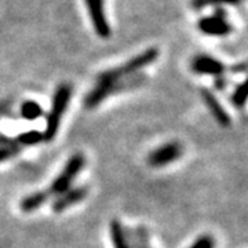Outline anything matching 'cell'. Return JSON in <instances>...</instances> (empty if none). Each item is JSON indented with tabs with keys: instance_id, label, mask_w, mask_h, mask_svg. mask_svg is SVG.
<instances>
[{
	"instance_id": "obj_13",
	"label": "cell",
	"mask_w": 248,
	"mask_h": 248,
	"mask_svg": "<svg viewBox=\"0 0 248 248\" xmlns=\"http://www.w3.org/2000/svg\"><path fill=\"white\" fill-rule=\"evenodd\" d=\"M42 115H43V109L36 101H25L21 105V116L25 120L33 122L36 119H39Z\"/></svg>"
},
{
	"instance_id": "obj_8",
	"label": "cell",
	"mask_w": 248,
	"mask_h": 248,
	"mask_svg": "<svg viewBox=\"0 0 248 248\" xmlns=\"http://www.w3.org/2000/svg\"><path fill=\"white\" fill-rule=\"evenodd\" d=\"M192 71L197 75H207V76H221L225 72V65L219 60L213 58L210 55H197L192 60L190 63Z\"/></svg>"
},
{
	"instance_id": "obj_6",
	"label": "cell",
	"mask_w": 248,
	"mask_h": 248,
	"mask_svg": "<svg viewBox=\"0 0 248 248\" xmlns=\"http://www.w3.org/2000/svg\"><path fill=\"white\" fill-rule=\"evenodd\" d=\"M197 28L202 33L207 36H226L233 31L231 22L222 13L202 18L197 24Z\"/></svg>"
},
{
	"instance_id": "obj_4",
	"label": "cell",
	"mask_w": 248,
	"mask_h": 248,
	"mask_svg": "<svg viewBox=\"0 0 248 248\" xmlns=\"http://www.w3.org/2000/svg\"><path fill=\"white\" fill-rule=\"evenodd\" d=\"M84 166H86V157L81 153H75L73 156H71L63 170L60 172V175L54 179L50 186L48 189L50 195L60 196L63 192H66Z\"/></svg>"
},
{
	"instance_id": "obj_12",
	"label": "cell",
	"mask_w": 248,
	"mask_h": 248,
	"mask_svg": "<svg viewBox=\"0 0 248 248\" xmlns=\"http://www.w3.org/2000/svg\"><path fill=\"white\" fill-rule=\"evenodd\" d=\"M109 232H110V240L113 248H131L128 237L124 232L123 225L117 219H113L109 225Z\"/></svg>"
},
{
	"instance_id": "obj_16",
	"label": "cell",
	"mask_w": 248,
	"mask_h": 248,
	"mask_svg": "<svg viewBox=\"0 0 248 248\" xmlns=\"http://www.w3.org/2000/svg\"><path fill=\"white\" fill-rule=\"evenodd\" d=\"M240 1L243 0H192V7L195 10H202L221 4H239Z\"/></svg>"
},
{
	"instance_id": "obj_7",
	"label": "cell",
	"mask_w": 248,
	"mask_h": 248,
	"mask_svg": "<svg viewBox=\"0 0 248 248\" xmlns=\"http://www.w3.org/2000/svg\"><path fill=\"white\" fill-rule=\"evenodd\" d=\"M182 155V148L177 142H169L159 146L148 156V163L152 167H164L174 163Z\"/></svg>"
},
{
	"instance_id": "obj_2",
	"label": "cell",
	"mask_w": 248,
	"mask_h": 248,
	"mask_svg": "<svg viewBox=\"0 0 248 248\" xmlns=\"http://www.w3.org/2000/svg\"><path fill=\"white\" fill-rule=\"evenodd\" d=\"M72 97V87L71 84H61L53 98V108L50 110V113L47 115L46 120V130L43 133V141L51 142L55 138V135L58 133L60 124H61L62 116L65 113L68 104L71 101Z\"/></svg>"
},
{
	"instance_id": "obj_10",
	"label": "cell",
	"mask_w": 248,
	"mask_h": 248,
	"mask_svg": "<svg viewBox=\"0 0 248 248\" xmlns=\"http://www.w3.org/2000/svg\"><path fill=\"white\" fill-rule=\"evenodd\" d=\"M202 98L205 102L207 108L210 109V112L213 113L215 120L221 124L222 127H228L231 124V116L228 115V112L225 110V108L222 107L221 102L218 101V98L214 95L210 90L203 89L202 90Z\"/></svg>"
},
{
	"instance_id": "obj_9",
	"label": "cell",
	"mask_w": 248,
	"mask_h": 248,
	"mask_svg": "<svg viewBox=\"0 0 248 248\" xmlns=\"http://www.w3.org/2000/svg\"><path fill=\"white\" fill-rule=\"evenodd\" d=\"M87 193H89V190H87L86 186L68 189L66 192H63L62 195H60L55 200H54V213H62V211L68 210L72 205L80 203L81 200H84V199L87 197Z\"/></svg>"
},
{
	"instance_id": "obj_5",
	"label": "cell",
	"mask_w": 248,
	"mask_h": 248,
	"mask_svg": "<svg viewBox=\"0 0 248 248\" xmlns=\"http://www.w3.org/2000/svg\"><path fill=\"white\" fill-rule=\"evenodd\" d=\"M86 6L93 29L99 37L108 39L110 36V25L104 7V0H86Z\"/></svg>"
},
{
	"instance_id": "obj_15",
	"label": "cell",
	"mask_w": 248,
	"mask_h": 248,
	"mask_svg": "<svg viewBox=\"0 0 248 248\" xmlns=\"http://www.w3.org/2000/svg\"><path fill=\"white\" fill-rule=\"evenodd\" d=\"M247 102V81L240 83L232 94V104L234 108H243Z\"/></svg>"
},
{
	"instance_id": "obj_14",
	"label": "cell",
	"mask_w": 248,
	"mask_h": 248,
	"mask_svg": "<svg viewBox=\"0 0 248 248\" xmlns=\"http://www.w3.org/2000/svg\"><path fill=\"white\" fill-rule=\"evenodd\" d=\"M14 141H16L17 145L32 146V145H36V143L43 141V134L40 133V131L32 130V131H27V133L19 134L18 137L14 138Z\"/></svg>"
},
{
	"instance_id": "obj_17",
	"label": "cell",
	"mask_w": 248,
	"mask_h": 248,
	"mask_svg": "<svg viewBox=\"0 0 248 248\" xmlns=\"http://www.w3.org/2000/svg\"><path fill=\"white\" fill-rule=\"evenodd\" d=\"M215 247V241L210 234H203L195 243L190 246V248H214Z\"/></svg>"
},
{
	"instance_id": "obj_3",
	"label": "cell",
	"mask_w": 248,
	"mask_h": 248,
	"mask_svg": "<svg viewBox=\"0 0 248 248\" xmlns=\"http://www.w3.org/2000/svg\"><path fill=\"white\" fill-rule=\"evenodd\" d=\"M143 80H145L143 76H138V78L119 80V81H113V83H97V86L90 91L87 97L84 98V105L87 109H94L102 101H105L108 97H110L112 94L125 91V90L135 89V87L141 86Z\"/></svg>"
},
{
	"instance_id": "obj_19",
	"label": "cell",
	"mask_w": 248,
	"mask_h": 248,
	"mask_svg": "<svg viewBox=\"0 0 248 248\" xmlns=\"http://www.w3.org/2000/svg\"><path fill=\"white\" fill-rule=\"evenodd\" d=\"M141 248H148V247H145V246H142V247Z\"/></svg>"
},
{
	"instance_id": "obj_1",
	"label": "cell",
	"mask_w": 248,
	"mask_h": 248,
	"mask_svg": "<svg viewBox=\"0 0 248 248\" xmlns=\"http://www.w3.org/2000/svg\"><path fill=\"white\" fill-rule=\"evenodd\" d=\"M157 57H159L157 48H148L143 53H141L140 55H135L134 58L125 61L122 65L112 68L109 71L102 72L98 76V83H113V81H119V80H124L125 78H130L131 75L153 63L157 60Z\"/></svg>"
},
{
	"instance_id": "obj_18",
	"label": "cell",
	"mask_w": 248,
	"mask_h": 248,
	"mask_svg": "<svg viewBox=\"0 0 248 248\" xmlns=\"http://www.w3.org/2000/svg\"><path fill=\"white\" fill-rule=\"evenodd\" d=\"M19 153L18 146H0V163L7 161L11 157L17 156Z\"/></svg>"
},
{
	"instance_id": "obj_11",
	"label": "cell",
	"mask_w": 248,
	"mask_h": 248,
	"mask_svg": "<svg viewBox=\"0 0 248 248\" xmlns=\"http://www.w3.org/2000/svg\"><path fill=\"white\" fill-rule=\"evenodd\" d=\"M51 197L48 190H39L33 192L32 195L27 196L22 199V202L19 203V207L24 213H33L36 210H39L46 202Z\"/></svg>"
}]
</instances>
